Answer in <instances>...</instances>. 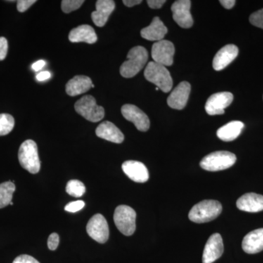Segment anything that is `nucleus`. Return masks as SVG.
<instances>
[{"label":"nucleus","instance_id":"obj_1","mask_svg":"<svg viewBox=\"0 0 263 263\" xmlns=\"http://www.w3.org/2000/svg\"><path fill=\"white\" fill-rule=\"evenodd\" d=\"M222 212V205L219 201L205 200L194 205L189 213V219L198 224L214 220Z\"/></svg>","mask_w":263,"mask_h":263},{"label":"nucleus","instance_id":"obj_2","mask_svg":"<svg viewBox=\"0 0 263 263\" xmlns=\"http://www.w3.org/2000/svg\"><path fill=\"white\" fill-rule=\"evenodd\" d=\"M127 60L120 67V74L122 77L130 79L134 77L146 65L148 54L146 48L143 46H136L127 53Z\"/></svg>","mask_w":263,"mask_h":263},{"label":"nucleus","instance_id":"obj_3","mask_svg":"<svg viewBox=\"0 0 263 263\" xmlns=\"http://www.w3.org/2000/svg\"><path fill=\"white\" fill-rule=\"evenodd\" d=\"M144 76L147 81L155 84L163 92H169L172 89V78L169 71L163 65L155 62H148L145 69Z\"/></svg>","mask_w":263,"mask_h":263},{"label":"nucleus","instance_id":"obj_4","mask_svg":"<svg viewBox=\"0 0 263 263\" xmlns=\"http://www.w3.org/2000/svg\"><path fill=\"white\" fill-rule=\"evenodd\" d=\"M18 160L23 168L30 174H36L41 170V161L38 155L37 146L32 140H27L21 145Z\"/></svg>","mask_w":263,"mask_h":263},{"label":"nucleus","instance_id":"obj_5","mask_svg":"<svg viewBox=\"0 0 263 263\" xmlns=\"http://www.w3.org/2000/svg\"><path fill=\"white\" fill-rule=\"evenodd\" d=\"M236 156L227 151H219L205 156L200 162L202 169L211 172L230 168L236 162Z\"/></svg>","mask_w":263,"mask_h":263},{"label":"nucleus","instance_id":"obj_6","mask_svg":"<svg viewBox=\"0 0 263 263\" xmlns=\"http://www.w3.org/2000/svg\"><path fill=\"white\" fill-rule=\"evenodd\" d=\"M114 222L123 235L130 236L136 229V212L128 205H119L114 215Z\"/></svg>","mask_w":263,"mask_h":263},{"label":"nucleus","instance_id":"obj_7","mask_svg":"<svg viewBox=\"0 0 263 263\" xmlns=\"http://www.w3.org/2000/svg\"><path fill=\"white\" fill-rule=\"evenodd\" d=\"M75 110L91 122H98L105 117V110L103 107L97 105L96 100L91 95L83 97L78 100L75 104Z\"/></svg>","mask_w":263,"mask_h":263},{"label":"nucleus","instance_id":"obj_8","mask_svg":"<svg viewBox=\"0 0 263 263\" xmlns=\"http://www.w3.org/2000/svg\"><path fill=\"white\" fill-rule=\"evenodd\" d=\"M174 54V45L171 41L162 40L152 46V57L154 62L164 67L173 65Z\"/></svg>","mask_w":263,"mask_h":263},{"label":"nucleus","instance_id":"obj_9","mask_svg":"<svg viewBox=\"0 0 263 263\" xmlns=\"http://www.w3.org/2000/svg\"><path fill=\"white\" fill-rule=\"evenodd\" d=\"M86 231L88 235L100 243H105L109 238V227L106 219L102 214H95L90 219Z\"/></svg>","mask_w":263,"mask_h":263},{"label":"nucleus","instance_id":"obj_10","mask_svg":"<svg viewBox=\"0 0 263 263\" xmlns=\"http://www.w3.org/2000/svg\"><path fill=\"white\" fill-rule=\"evenodd\" d=\"M190 8L191 1L190 0L176 1L171 7L173 18L181 28L189 29L193 27L194 22Z\"/></svg>","mask_w":263,"mask_h":263},{"label":"nucleus","instance_id":"obj_11","mask_svg":"<svg viewBox=\"0 0 263 263\" xmlns=\"http://www.w3.org/2000/svg\"><path fill=\"white\" fill-rule=\"evenodd\" d=\"M122 114L127 121L135 124L138 130L146 132L149 129L150 121L148 116L136 105L131 104L123 105Z\"/></svg>","mask_w":263,"mask_h":263},{"label":"nucleus","instance_id":"obj_12","mask_svg":"<svg viewBox=\"0 0 263 263\" xmlns=\"http://www.w3.org/2000/svg\"><path fill=\"white\" fill-rule=\"evenodd\" d=\"M233 100V95L232 93L224 92L216 93L208 99L205 103V111L209 115H221L224 114V109L228 108Z\"/></svg>","mask_w":263,"mask_h":263},{"label":"nucleus","instance_id":"obj_13","mask_svg":"<svg viewBox=\"0 0 263 263\" xmlns=\"http://www.w3.org/2000/svg\"><path fill=\"white\" fill-rule=\"evenodd\" d=\"M224 252V245L221 235L214 233L208 240L202 254V263H213L220 258Z\"/></svg>","mask_w":263,"mask_h":263},{"label":"nucleus","instance_id":"obj_14","mask_svg":"<svg viewBox=\"0 0 263 263\" xmlns=\"http://www.w3.org/2000/svg\"><path fill=\"white\" fill-rule=\"evenodd\" d=\"M191 85L187 81L180 83L167 98V105L171 108L182 110L187 104Z\"/></svg>","mask_w":263,"mask_h":263},{"label":"nucleus","instance_id":"obj_15","mask_svg":"<svg viewBox=\"0 0 263 263\" xmlns=\"http://www.w3.org/2000/svg\"><path fill=\"white\" fill-rule=\"evenodd\" d=\"M122 170L128 177L137 183H145L149 179L148 169L144 164L138 161H126L122 164Z\"/></svg>","mask_w":263,"mask_h":263},{"label":"nucleus","instance_id":"obj_16","mask_svg":"<svg viewBox=\"0 0 263 263\" xmlns=\"http://www.w3.org/2000/svg\"><path fill=\"white\" fill-rule=\"evenodd\" d=\"M113 0H98L96 2V10L91 13V19L95 25L103 27L108 22L109 16L115 9Z\"/></svg>","mask_w":263,"mask_h":263},{"label":"nucleus","instance_id":"obj_17","mask_svg":"<svg viewBox=\"0 0 263 263\" xmlns=\"http://www.w3.org/2000/svg\"><path fill=\"white\" fill-rule=\"evenodd\" d=\"M238 54V48L233 44L227 45L216 53L213 61V67L216 71L226 68Z\"/></svg>","mask_w":263,"mask_h":263},{"label":"nucleus","instance_id":"obj_18","mask_svg":"<svg viewBox=\"0 0 263 263\" xmlns=\"http://www.w3.org/2000/svg\"><path fill=\"white\" fill-rule=\"evenodd\" d=\"M237 207L240 211L257 213L263 211V195L256 193H247L237 200Z\"/></svg>","mask_w":263,"mask_h":263},{"label":"nucleus","instance_id":"obj_19","mask_svg":"<svg viewBox=\"0 0 263 263\" xmlns=\"http://www.w3.org/2000/svg\"><path fill=\"white\" fill-rule=\"evenodd\" d=\"M242 248L246 253L253 254L263 250V228L253 230L246 235L242 242Z\"/></svg>","mask_w":263,"mask_h":263},{"label":"nucleus","instance_id":"obj_20","mask_svg":"<svg viewBox=\"0 0 263 263\" xmlns=\"http://www.w3.org/2000/svg\"><path fill=\"white\" fill-rule=\"evenodd\" d=\"M94 87L92 81L88 76H76L66 84V92L71 97L77 96Z\"/></svg>","mask_w":263,"mask_h":263},{"label":"nucleus","instance_id":"obj_21","mask_svg":"<svg viewBox=\"0 0 263 263\" xmlns=\"http://www.w3.org/2000/svg\"><path fill=\"white\" fill-rule=\"evenodd\" d=\"M96 135L99 138L115 143H122L124 136L122 131L110 122H104L98 126Z\"/></svg>","mask_w":263,"mask_h":263},{"label":"nucleus","instance_id":"obj_22","mask_svg":"<svg viewBox=\"0 0 263 263\" xmlns=\"http://www.w3.org/2000/svg\"><path fill=\"white\" fill-rule=\"evenodd\" d=\"M167 29L159 17H155L149 26L141 31V37L150 41H160L167 34Z\"/></svg>","mask_w":263,"mask_h":263},{"label":"nucleus","instance_id":"obj_23","mask_svg":"<svg viewBox=\"0 0 263 263\" xmlns=\"http://www.w3.org/2000/svg\"><path fill=\"white\" fill-rule=\"evenodd\" d=\"M69 41L72 43L84 42L93 44L98 41V36L91 26L84 24L70 31Z\"/></svg>","mask_w":263,"mask_h":263},{"label":"nucleus","instance_id":"obj_24","mask_svg":"<svg viewBox=\"0 0 263 263\" xmlns=\"http://www.w3.org/2000/svg\"><path fill=\"white\" fill-rule=\"evenodd\" d=\"M243 127L245 124L243 122L240 121H233L219 128L216 135L221 141H233L240 136Z\"/></svg>","mask_w":263,"mask_h":263},{"label":"nucleus","instance_id":"obj_25","mask_svg":"<svg viewBox=\"0 0 263 263\" xmlns=\"http://www.w3.org/2000/svg\"><path fill=\"white\" fill-rule=\"evenodd\" d=\"M15 191V185L13 181H6L0 184V209L10 205Z\"/></svg>","mask_w":263,"mask_h":263},{"label":"nucleus","instance_id":"obj_26","mask_svg":"<svg viewBox=\"0 0 263 263\" xmlns=\"http://www.w3.org/2000/svg\"><path fill=\"white\" fill-rule=\"evenodd\" d=\"M66 192L72 197H80L86 193V186L79 180H70L66 186Z\"/></svg>","mask_w":263,"mask_h":263},{"label":"nucleus","instance_id":"obj_27","mask_svg":"<svg viewBox=\"0 0 263 263\" xmlns=\"http://www.w3.org/2000/svg\"><path fill=\"white\" fill-rule=\"evenodd\" d=\"M15 125L14 118L8 114H0V136H6L13 130Z\"/></svg>","mask_w":263,"mask_h":263},{"label":"nucleus","instance_id":"obj_28","mask_svg":"<svg viewBox=\"0 0 263 263\" xmlns=\"http://www.w3.org/2000/svg\"><path fill=\"white\" fill-rule=\"evenodd\" d=\"M84 3V0H63L62 1V10L64 13H70L75 11Z\"/></svg>","mask_w":263,"mask_h":263},{"label":"nucleus","instance_id":"obj_29","mask_svg":"<svg viewBox=\"0 0 263 263\" xmlns=\"http://www.w3.org/2000/svg\"><path fill=\"white\" fill-rule=\"evenodd\" d=\"M249 22L252 25L263 29V8L252 13L249 17Z\"/></svg>","mask_w":263,"mask_h":263},{"label":"nucleus","instance_id":"obj_30","mask_svg":"<svg viewBox=\"0 0 263 263\" xmlns=\"http://www.w3.org/2000/svg\"><path fill=\"white\" fill-rule=\"evenodd\" d=\"M85 206V202L82 200H77V201L71 202L67 204L65 207L66 212L70 213H76L79 212Z\"/></svg>","mask_w":263,"mask_h":263},{"label":"nucleus","instance_id":"obj_31","mask_svg":"<svg viewBox=\"0 0 263 263\" xmlns=\"http://www.w3.org/2000/svg\"><path fill=\"white\" fill-rule=\"evenodd\" d=\"M35 3V0H18L17 2V10L21 13H24Z\"/></svg>","mask_w":263,"mask_h":263},{"label":"nucleus","instance_id":"obj_32","mask_svg":"<svg viewBox=\"0 0 263 263\" xmlns=\"http://www.w3.org/2000/svg\"><path fill=\"white\" fill-rule=\"evenodd\" d=\"M60 243V236L56 233H52L50 235L48 240V247L50 250H56Z\"/></svg>","mask_w":263,"mask_h":263},{"label":"nucleus","instance_id":"obj_33","mask_svg":"<svg viewBox=\"0 0 263 263\" xmlns=\"http://www.w3.org/2000/svg\"><path fill=\"white\" fill-rule=\"evenodd\" d=\"M8 41L4 37H0V61H3L6 58L8 53Z\"/></svg>","mask_w":263,"mask_h":263},{"label":"nucleus","instance_id":"obj_34","mask_svg":"<svg viewBox=\"0 0 263 263\" xmlns=\"http://www.w3.org/2000/svg\"><path fill=\"white\" fill-rule=\"evenodd\" d=\"M13 263H40L37 259H34L32 256L27 254H22L18 256L14 259Z\"/></svg>","mask_w":263,"mask_h":263},{"label":"nucleus","instance_id":"obj_35","mask_svg":"<svg viewBox=\"0 0 263 263\" xmlns=\"http://www.w3.org/2000/svg\"><path fill=\"white\" fill-rule=\"evenodd\" d=\"M165 3V0H148L147 1L148 6L152 9H159L162 8V5Z\"/></svg>","mask_w":263,"mask_h":263},{"label":"nucleus","instance_id":"obj_36","mask_svg":"<svg viewBox=\"0 0 263 263\" xmlns=\"http://www.w3.org/2000/svg\"><path fill=\"white\" fill-rule=\"evenodd\" d=\"M51 77V73L48 71H44V72H40L37 76H36V79L37 81H43L48 80Z\"/></svg>","mask_w":263,"mask_h":263},{"label":"nucleus","instance_id":"obj_37","mask_svg":"<svg viewBox=\"0 0 263 263\" xmlns=\"http://www.w3.org/2000/svg\"><path fill=\"white\" fill-rule=\"evenodd\" d=\"M219 3L226 9H231L232 8L234 7L235 4V0H221V1H219Z\"/></svg>","mask_w":263,"mask_h":263},{"label":"nucleus","instance_id":"obj_38","mask_svg":"<svg viewBox=\"0 0 263 263\" xmlns=\"http://www.w3.org/2000/svg\"><path fill=\"white\" fill-rule=\"evenodd\" d=\"M46 65V62L43 61V60H39V61L36 62L35 63L33 64L32 67L33 70L36 71V72H38L43 69V67Z\"/></svg>","mask_w":263,"mask_h":263},{"label":"nucleus","instance_id":"obj_39","mask_svg":"<svg viewBox=\"0 0 263 263\" xmlns=\"http://www.w3.org/2000/svg\"><path fill=\"white\" fill-rule=\"evenodd\" d=\"M123 3H124V5H126V6L131 8V7L135 6V5L141 4L142 1L141 0H124Z\"/></svg>","mask_w":263,"mask_h":263},{"label":"nucleus","instance_id":"obj_40","mask_svg":"<svg viewBox=\"0 0 263 263\" xmlns=\"http://www.w3.org/2000/svg\"><path fill=\"white\" fill-rule=\"evenodd\" d=\"M10 205H13V202H10Z\"/></svg>","mask_w":263,"mask_h":263}]
</instances>
